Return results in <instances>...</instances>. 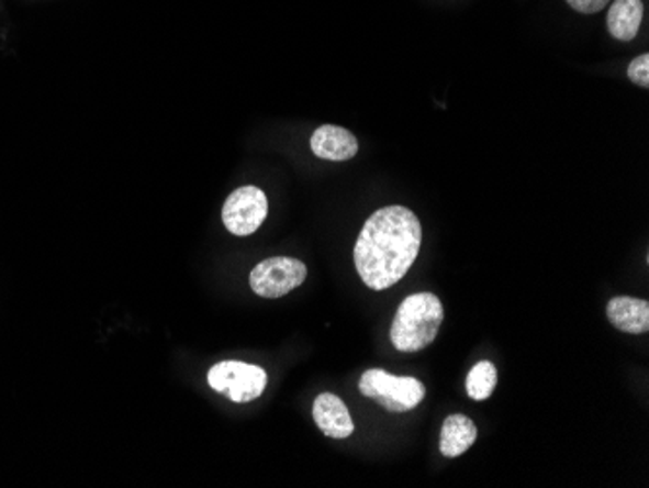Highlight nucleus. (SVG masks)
<instances>
[{"mask_svg": "<svg viewBox=\"0 0 649 488\" xmlns=\"http://www.w3.org/2000/svg\"><path fill=\"white\" fill-rule=\"evenodd\" d=\"M422 226L401 204L383 207L366 220L355 245V265L366 287L385 290L405 277L421 253Z\"/></svg>", "mask_w": 649, "mask_h": 488, "instance_id": "nucleus-1", "label": "nucleus"}, {"mask_svg": "<svg viewBox=\"0 0 649 488\" xmlns=\"http://www.w3.org/2000/svg\"><path fill=\"white\" fill-rule=\"evenodd\" d=\"M444 321V306L430 292L405 298L389 331L391 343L399 353H421L438 337Z\"/></svg>", "mask_w": 649, "mask_h": 488, "instance_id": "nucleus-2", "label": "nucleus"}, {"mask_svg": "<svg viewBox=\"0 0 649 488\" xmlns=\"http://www.w3.org/2000/svg\"><path fill=\"white\" fill-rule=\"evenodd\" d=\"M358 388L363 397L378 401L391 413L413 411L426 396V388L421 379L409 378V376L399 378L385 370L363 371Z\"/></svg>", "mask_w": 649, "mask_h": 488, "instance_id": "nucleus-3", "label": "nucleus"}, {"mask_svg": "<svg viewBox=\"0 0 649 488\" xmlns=\"http://www.w3.org/2000/svg\"><path fill=\"white\" fill-rule=\"evenodd\" d=\"M209 386L234 403H249L262 396L267 388V371L255 364L224 361L209 371Z\"/></svg>", "mask_w": 649, "mask_h": 488, "instance_id": "nucleus-4", "label": "nucleus"}, {"mask_svg": "<svg viewBox=\"0 0 649 488\" xmlns=\"http://www.w3.org/2000/svg\"><path fill=\"white\" fill-rule=\"evenodd\" d=\"M269 214L267 195L259 187L245 186L230 193L222 209V222L234 236H251Z\"/></svg>", "mask_w": 649, "mask_h": 488, "instance_id": "nucleus-5", "label": "nucleus"}, {"mask_svg": "<svg viewBox=\"0 0 649 488\" xmlns=\"http://www.w3.org/2000/svg\"><path fill=\"white\" fill-rule=\"evenodd\" d=\"M305 277H307V267L300 259L270 257L251 270L249 285L255 295L275 300L302 287Z\"/></svg>", "mask_w": 649, "mask_h": 488, "instance_id": "nucleus-6", "label": "nucleus"}, {"mask_svg": "<svg viewBox=\"0 0 649 488\" xmlns=\"http://www.w3.org/2000/svg\"><path fill=\"white\" fill-rule=\"evenodd\" d=\"M313 419L325 436L345 440L355 432V422L343 399L333 393H321L313 401Z\"/></svg>", "mask_w": 649, "mask_h": 488, "instance_id": "nucleus-7", "label": "nucleus"}, {"mask_svg": "<svg viewBox=\"0 0 649 488\" xmlns=\"http://www.w3.org/2000/svg\"><path fill=\"white\" fill-rule=\"evenodd\" d=\"M310 146L321 160L346 162L358 154L356 136L337 125H321L313 133Z\"/></svg>", "mask_w": 649, "mask_h": 488, "instance_id": "nucleus-8", "label": "nucleus"}, {"mask_svg": "<svg viewBox=\"0 0 649 488\" xmlns=\"http://www.w3.org/2000/svg\"><path fill=\"white\" fill-rule=\"evenodd\" d=\"M607 318L623 333H630V335L648 333L649 303L640 298L616 296L607 303Z\"/></svg>", "mask_w": 649, "mask_h": 488, "instance_id": "nucleus-9", "label": "nucleus"}, {"mask_svg": "<svg viewBox=\"0 0 649 488\" xmlns=\"http://www.w3.org/2000/svg\"><path fill=\"white\" fill-rule=\"evenodd\" d=\"M644 18L641 0H615L607 14L608 32L620 42H633Z\"/></svg>", "mask_w": 649, "mask_h": 488, "instance_id": "nucleus-10", "label": "nucleus"}, {"mask_svg": "<svg viewBox=\"0 0 649 488\" xmlns=\"http://www.w3.org/2000/svg\"><path fill=\"white\" fill-rule=\"evenodd\" d=\"M477 442V426L465 414L447 417L439 436V450L446 457H459Z\"/></svg>", "mask_w": 649, "mask_h": 488, "instance_id": "nucleus-11", "label": "nucleus"}, {"mask_svg": "<svg viewBox=\"0 0 649 488\" xmlns=\"http://www.w3.org/2000/svg\"><path fill=\"white\" fill-rule=\"evenodd\" d=\"M497 384V370L494 364L489 361H481L479 364L472 366V370L467 376L465 388H467V396L474 399V401H484L489 399Z\"/></svg>", "mask_w": 649, "mask_h": 488, "instance_id": "nucleus-12", "label": "nucleus"}, {"mask_svg": "<svg viewBox=\"0 0 649 488\" xmlns=\"http://www.w3.org/2000/svg\"><path fill=\"white\" fill-rule=\"evenodd\" d=\"M628 78L633 80L634 85L641 86V88H649V55L644 53L640 57L630 63L628 67Z\"/></svg>", "mask_w": 649, "mask_h": 488, "instance_id": "nucleus-13", "label": "nucleus"}, {"mask_svg": "<svg viewBox=\"0 0 649 488\" xmlns=\"http://www.w3.org/2000/svg\"><path fill=\"white\" fill-rule=\"evenodd\" d=\"M611 0H568V4L573 10L582 12V14H595L607 7Z\"/></svg>", "mask_w": 649, "mask_h": 488, "instance_id": "nucleus-14", "label": "nucleus"}]
</instances>
